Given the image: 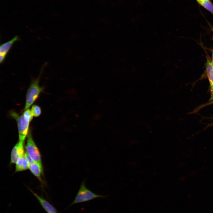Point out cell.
I'll return each mask as SVG.
<instances>
[{
    "instance_id": "5bb4252c",
    "label": "cell",
    "mask_w": 213,
    "mask_h": 213,
    "mask_svg": "<svg viewBox=\"0 0 213 213\" xmlns=\"http://www.w3.org/2000/svg\"><path fill=\"white\" fill-rule=\"evenodd\" d=\"M213 62V54H212V61Z\"/></svg>"
},
{
    "instance_id": "9c48e42d",
    "label": "cell",
    "mask_w": 213,
    "mask_h": 213,
    "mask_svg": "<svg viewBox=\"0 0 213 213\" xmlns=\"http://www.w3.org/2000/svg\"><path fill=\"white\" fill-rule=\"evenodd\" d=\"M206 69L207 75L210 83L212 98L213 99V67L212 62L207 59L206 64Z\"/></svg>"
},
{
    "instance_id": "9a60e30c",
    "label": "cell",
    "mask_w": 213,
    "mask_h": 213,
    "mask_svg": "<svg viewBox=\"0 0 213 213\" xmlns=\"http://www.w3.org/2000/svg\"><path fill=\"white\" fill-rule=\"evenodd\" d=\"M212 63L213 67V62H212Z\"/></svg>"
},
{
    "instance_id": "30bf717a",
    "label": "cell",
    "mask_w": 213,
    "mask_h": 213,
    "mask_svg": "<svg viewBox=\"0 0 213 213\" xmlns=\"http://www.w3.org/2000/svg\"><path fill=\"white\" fill-rule=\"evenodd\" d=\"M28 168V164L25 154L20 158L16 164L15 172H19L27 170Z\"/></svg>"
},
{
    "instance_id": "3957f363",
    "label": "cell",
    "mask_w": 213,
    "mask_h": 213,
    "mask_svg": "<svg viewBox=\"0 0 213 213\" xmlns=\"http://www.w3.org/2000/svg\"><path fill=\"white\" fill-rule=\"evenodd\" d=\"M10 115L16 120L19 133V141L24 142L28 134L29 125L30 121L26 119L23 114L20 115L14 112H12Z\"/></svg>"
},
{
    "instance_id": "52a82bcc",
    "label": "cell",
    "mask_w": 213,
    "mask_h": 213,
    "mask_svg": "<svg viewBox=\"0 0 213 213\" xmlns=\"http://www.w3.org/2000/svg\"><path fill=\"white\" fill-rule=\"evenodd\" d=\"M28 169L33 175L42 182L43 169L42 164L34 162L28 165Z\"/></svg>"
},
{
    "instance_id": "7a4b0ae2",
    "label": "cell",
    "mask_w": 213,
    "mask_h": 213,
    "mask_svg": "<svg viewBox=\"0 0 213 213\" xmlns=\"http://www.w3.org/2000/svg\"><path fill=\"white\" fill-rule=\"evenodd\" d=\"M39 79L38 78L33 81L27 90L25 110L29 109L37 99L43 91V88L41 87L39 84Z\"/></svg>"
},
{
    "instance_id": "8992f818",
    "label": "cell",
    "mask_w": 213,
    "mask_h": 213,
    "mask_svg": "<svg viewBox=\"0 0 213 213\" xmlns=\"http://www.w3.org/2000/svg\"><path fill=\"white\" fill-rule=\"evenodd\" d=\"M29 189L47 213H58L56 208L48 201L38 195L30 189Z\"/></svg>"
},
{
    "instance_id": "7c38bea8",
    "label": "cell",
    "mask_w": 213,
    "mask_h": 213,
    "mask_svg": "<svg viewBox=\"0 0 213 213\" xmlns=\"http://www.w3.org/2000/svg\"><path fill=\"white\" fill-rule=\"evenodd\" d=\"M30 110L33 117H36L39 116L41 112V108L37 105H33Z\"/></svg>"
},
{
    "instance_id": "6da1fadb",
    "label": "cell",
    "mask_w": 213,
    "mask_h": 213,
    "mask_svg": "<svg viewBox=\"0 0 213 213\" xmlns=\"http://www.w3.org/2000/svg\"><path fill=\"white\" fill-rule=\"evenodd\" d=\"M85 182V179H84L80 184L74 201L69 206L77 203L87 202L96 198H104L106 196L94 193L87 187Z\"/></svg>"
},
{
    "instance_id": "8fae6325",
    "label": "cell",
    "mask_w": 213,
    "mask_h": 213,
    "mask_svg": "<svg viewBox=\"0 0 213 213\" xmlns=\"http://www.w3.org/2000/svg\"><path fill=\"white\" fill-rule=\"evenodd\" d=\"M201 6L213 14V4L210 0H196Z\"/></svg>"
},
{
    "instance_id": "ba28073f",
    "label": "cell",
    "mask_w": 213,
    "mask_h": 213,
    "mask_svg": "<svg viewBox=\"0 0 213 213\" xmlns=\"http://www.w3.org/2000/svg\"><path fill=\"white\" fill-rule=\"evenodd\" d=\"M19 40V37L16 36L9 41L1 44L0 46V55L6 56L14 43Z\"/></svg>"
},
{
    "instance_id": "277c9868",
    "label": "cell",
    "mask_w": 213,
    "mask_h": 213,
    "mask_svg": "<svg viewBox=\"0 0 213 213\" xmlns=\"http://www.w3.org/2000/svg\"><path fill=\"white\" fill-rule=\"evenodd\" d=\"M31 133L30 131L27 135L26 152L34 162L42 164L40 152L33 138Z\"/></svg>"
},
{
    "instance_id": "5b68a950",
    "label": "cell",
    "mask_w": 213,
    "mask_h": 213,
    "mask_svg": "<svg viewBox=\"0 0 213 213\" xmlns=\"http://www.w3.org/2000/svg\"><path fill=\"white\" fill-rule=\"evenodd\" d=\"M24 143L19 141L12 148L11 154L10 164H16L18 160L24 155Z\"/></svg>"
},
{
    "instance_id": "4fadbf2b",
    "label": "cell",
    "mask_w": 213,
    "mask_h": 213,
    "mask_svg": "<svg viewBox=\"0 0 213 213\" xmlns=\"http://www.w3.org/2000/svg\"><path fill=\"white\" fill-rule=\"evenodd\" d=\"M6 57V56L2 55H0V62L1 63L4 62Z\"/></svg>"
}]
</instances>
